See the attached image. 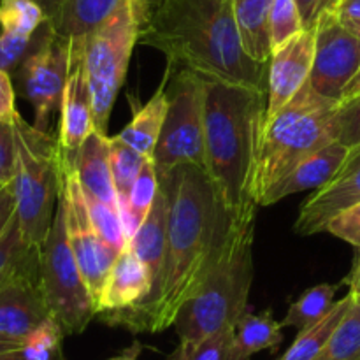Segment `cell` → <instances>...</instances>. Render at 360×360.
Segmentation results:
<instances>
[{"mask_svg":"<svg viewBox=\"0 0 360 360\" xmlns=\"http://www.w3.org/2000/svg\"><path fill=\"white\" fill-rule=\"evenodd\" d=\"M323 232H329L338 239H343L360 250V202L340 211L336 217L330 218Z\"/></svg>","mask_w":360,"mask_h":360,"instance_id":"obj_36","label":"cell"},{"mask_svg":"<svg viewBox=\"0 0 360 360\" xmlns=\"http://www.w3.org/2000/svg\"><path fill=\"white\" fill-rule=\"evenodd\" d=\"M51 316L39 276V252L0 285V336L23 341Z\"/></svg>","mask_w":360,"mask_h":360,"instance_id":"obj_13","label":"cell"},{"mask_svg":"<svg viewBox=\"0 0 360 360\" xmlns=\"http://www.w3.org/2000/svg\"><path fill=\"white\" fill-rule=\"evenodd\" d=\"M360 202V167L345 178L327 183L302 202L294 232L299 236H313L323 232L326 225L340 211Z\"/></svg>","mask_w":360,"mask_h":360,"instance_id":"obj_19","label":"cell"},{"mask_svg":"<svg viewBox=\"0 0 360 360\" xmlns=\"http://www.w3.org/2000/svg\"><path fill=\"white\" fill-rule=\"evenodd\" d=\"M347 283H348V287H350V294H354V295L360 294V259L357 260V264H355V267H354V271H352L350 276H348Z\"/></svg>","mask_w":360,"mask_h":360,"instance_id":"obj_47","label":"cell"},{"mask_svg":"<svg viewBox=\"0 0 360 360\" xmlns=\"http://www.w3.org/2000/svg\"><path fill=\"white\" fill-rule=\"evenodd\" d=\"M63 338H65V334H63L62 327L53 316H49L25 340V355L28 360H63Z\"/></svg>","mask_w":360,"mask_h":360,"instance_id":"obj_33","label":"cell"},{"mask_svg":"<svg viewBox=\"0 0 360 360\" xmlns=\"http://www.w3.org/2000/svg\"><path fill=\"white\" fill-rule=\"evenodd\" d=\"M70 39L56 34L46 21L34 34L27 56L14 77L21 97L34 108V127L48 132L53 112L60 111L69 72Z\"/></svg>","mask_w":360,"mask_h":360,"instance_id":"obj_10","label":"cell"},{"mask_svg":"<svg viewBox=\"0 0 360 360\" xmlns=\"http://www.w3.org/2000/svg\"><path fill=\"white\" fill-rule=\"evenodd\" d=\"M348 28H350L354 34H357L360 37V20H341Z\"/></svg>","mask_w":360,"mask_h":360,"instance_id":"obj_50","label":"cell"},{"mask_svg":"<svg viewBox=\"0 0 360 360\" xmlns=\"http://www.w3.org/2000/svg\"><path fill=\"white\" fill-rule=\"evenodd\" d=\"M158 181L169 206L167 248L160 278L143 304L98 319L132 334H158L174 327L185 302L220 259L232 220L204 169L179 165L158 174Z\"/></svg>","mask_w":360,"mask_h":360,"instance_id":"obj_1","label":"cell"},{"mask_svg":"<svg viewBox=\"0 0 360 360\" xmlns=\"http://www.w3.org/2000/svg\"><path fill=\"white\" fill-rule=\"evenodd\" d=\"M16 213V199H14L13 183L0 185V236L6 231L7 224Z\"/></svg>","mask_w":360,"mask_h":360,"instance_id":"obj_41","label":"cell"},{"mask_svg":"<svg viewBox=\"0 0 360 360\" xmlns=\"http://www.w3.org/2000/svg\"><path fill=\"white\" fill-rule=\"evenodd\" d=\"M206 83L192 70H176L167 84V115L153 151L158 174L197 165L206 171Z\"/></svg>","mask_w":360,"mask_h":360,"instance_id":"obj_9","label":"cell"},{"mask_svg":"<svg viewBox=\"0 0 360 360\" xmlns=\"http://www.w3.org/2000/svg\"><path fill=\"white\" fill-rule=\"evenodd\" d=\"M348 153H350V150L343 143L333 141L322 150L304 158L287 176H283L280 181L267 188L259 199V206H273L278 200L294 195V193L322 188L327 183L333 181L334 176L338 174L341 165L347 160Z\"/></svg>","mask_w":360,"mask_h":360,"instance_id":"obj_17","label":"cell"},{"mask_svg":"<svg viewBox=\"0 0 360 360\" xmlns=\"http://www.w3.org/2000/svg\"><path fill=\"white\" fill-rule=\"evenodd\" d=\"M39 248H34L30 243L25 239L23 231L20 227L16 213L7 224L6 231L0 236V285L16 273L28 259L35 255Z\"/></svg>","mask_w":360,"mask_h":360,"instance_id":"obj_32","label":"cell"},{"mask_svg":"<svg viewBox=\"0 0 360 360\" xmlns=\"http://www.w3.org/2000/svg\"><path fill=\"white\" fill-rule=\"evenodd\" d=\"M336 141L343 143L348 150L360 144V95L341 101L334 115Z\"/></svg>","mask_w":360,"mask_h":360,"instance_id":"obj_35","label":"cell"},{"mask_svg":"<svg viewBox=\"0 0 360 360\" xmlns=\"http://www.w3.org/2000/svg\"><path fill=\"white\" fill-rule=\"evenodd\" d=\"M32 39L34 37H21V35L0 32V70H6L11 76H14L30 49Z\"/></svg>","mask_w":360,"mask_h":360,"instance_id":"obj_37","label":"cell"},{"mask_svg":"<svg viewBox=\"0 0 360 360\" xmlns=\"http://www.w3.org/2000/svg\"><path fill=\"white\" fill-rule=\"evenodd\" d=\"M158 190H160V181H158V172L157 167H155V162L153 158H146L139 176H137V179L134 181L132 190H130L127 207L122 211L127 239L132 238V234L137 231V227H139L144 221V218L148 217Z\"/></svg>","mask_w":360,"mask_h":360,"instance_id":"obj_26","label":"cell"},{"mask_svg":"<svg viewBox=\"0 0 360 360\" xmlns=\"http://www.w3.org/2000/svg\"><path fill=\"white\" fill-rule=\"evenodd\" d=\"M69 153V151H67ZM72 167L88 199L98 200L111 207H118L115 183L111 174V148L105 134L94 130L79 150L69 153ZM122 211V210H120Z\"/></svg>","mask_w":360,"mask_h":360,"instance_id":"obj_18","label":"cell"},{"mask_svg":"<svg viewBox=\"0 0 360 360\" xmlns=\"http://www.w3.org/2000/svg\"><path fill=\"white\" fill-rule=\"evenodd\" d=\"M127 0H65L56 34L67 39L86 37L104 25Z\"/></svg>","mask_w":360,"mask_h":360,"instance_id":"obj_23","label":"cell"},{"mask_svg":"<svg viewBox=\"0 0 360 360\" xmlns=\"http://www.w3.org/2000/svg\"><path fill=\"white\" fill-rule=\"evenodd\" d=\"M315 41L316 27L304 28L273 51L267 79V120L280 111L309 79L315 58Z\"/></svg>","mask_w":360,"mask_h":360,"instance_id":"obj_15","label":"cell"},{"mask_svg":"<svg viewBox=\"0 0 360 360\" xmlns=\"http://www.w3.org/2000/svg\"><path fill=\"white\" fill-rule=\"evenodd\" d=\"M39 276L49 311L63 334L83 333L97 311L69 243L62 192L48 238L39 250Z\"/></svg>","mask_w":360,"mask_h":360,"instance_id":"obj_8","label":"cell"},{"mask_svg":"<svg viewBox=\"0 0 360 360\" xmlns=\"http://www.w3.org/2000/svg\"><path fill=\"white\" fill-rule=\"evenodd\" d=\"M355 297V302H357V304H360V294L359 295H354Z\"/></svg>","mask_w":360,"mask_h":360,"instance_id":"obj_51","label":"cell"},{"mask_svg":"<svg viewBox=\"0 0 360 360\" xmlns=\"http://www.w3.org/2000/svg\"><path fill=\"white\" fill-rule=\"evenodd\" d=\"M271 9L273 0H234L236 21L245 51L257 62L267 63L271 49Z\"/></svg>","mask_w":360,"mask_h":360,"instance_id":"obj_22","label":"cell"},{"mask_svg":"<svg viewBox=\"0 0 360 360\" xmlns=\"http://www.w3.org/2000/svg\"><path fill=\"white\" fill-rule=\"evenodd\" d=\"M313 360H360V304L354 301L326 347Z\"/></svg>","mask_w":360,"mask_h":360,"instance_id":"obj_30","label":"cell"},{"mask_svg":"<svg viewBox=\"0 0 360 360\" xmlns=\"http://www.w3.org/2000/svg\"><path fill=\"white\" fill-rule=\"evenodd\" d=\"M167 217L169 206L164 190H158L153 200L150 213L144 218L143 224L137 227L127 246L141 259V262L148 267L153 280V287L158 281L164 267L165 248H167ZM153 290V288H151Z\"/></svg>","mask_w":360,"mask_h":360,"instance_id":"obj_20","label":"cell"},{"mask_svg":"<svg viewBox=\"0 0 360 360\" xmlns=\"http://www.w3.org/2000/svg\"><path fill=\"white\" fill-rule=\"evenodd\" d=\"M355 95H360V69L357 70V74H355V76L352 77L350 83H348L347 86H345L343 97H341V101H347V98L355 97Z\"/></svg>","mask_w":360,"mask_h":360,"instance_id":"obj_46","label":"cell"},{"mask_svg":"<svg viewBox=\"0 0 360 360\" xmlns=\"http://www.w3.org/2000/svg\"><path fill=\"white\" fill-rule=\"evenodd\" d=\"M281 329L283 326L281 322L274 320L271 309L257 313V315L246 309L236 323V341L243 354H246L248 357L264 350L276 352L278 347L283 343Z\"/></svg>","mask_w":360,"mask_h":360,"instance_id":"obj_25","label":"cell"},{"mask_svg":"<svg viewBox=\"0 0 360 360\" xmlns=\"http://www.w3.org/2000/svg\"><path fill=\"white\" fill-rule=\"evenodd\" d=\"M336 290L338 287L329 283L315 285V287L308 288L297 301L292 302L281 326L294 327L299 333L308 329V327L315 326L336 304L334 302Z\"/></svg>","mask_w":360,"mask_h":360,"instance_id":"obj_27","label":"cell"},{"mask_svg":"<svg viewBox=\"0 0 360 360\" xmlns=\"http://www.w3.org/2000/svg\"><path fill=\"white\" fill-rule=\"evenodd\" d=\"M139 44L164 53L172 72L267 90L269 62L243 48L234 0H150Z\"/></svg>","mask_w":360,"mask_h":360,"instance_id":"obj_2","label":"cell"},{"mask_svg":"<svg viewBox=\"0 0 360 360\" xmlns=\"http://www.w3.org/2000/svg\"><path fill=\"white\" fill-rule=\"evenodd\" d=\"M141 352H143V345L141 343H132L129 348H125V350L122 352L120 355H115V357L108 359V360H139V355Z\"/></svg>","mask_w":360,"mask_h":360,"instance_id":"obj_45","label":"cell"},{"mask_svg":"<svg viewBox=\"0 0 360 360\" xmlns=\"http://www.w3.org/2000/svg\"><path fill=\"white\" fill-rule=\"evenodd\" d=\"M62 199L65 204V224L69 243L77 260L94 302L97 304L111 267L120 252L102 239L91 221L81 183L67 151L62 150Z\"/></svg>","mask_w":360,"mask_h":360,"instance_id":"obj_11","label":"cell"},{"mask_svg":"<svg viewBox=\"0 0 360 360\" xmlns=\"http://www.w3.org/2000/svg\"><path fill=\"white\" fill-rule=\"evenodd\" d=\"M151 288L153 280L148 267L129 246H125L112 264L101 297L95 304L97 319L116 315L143 304L150 297Z\"/></svg>","mask_w":360,"mask_h":360,"instance_id":"obj_16","label":"cell"},{"mask_svg":"<svg viewBox=\"0 0 360 360\" xmlns=\"http://www.w3.org/2000/svg\"><path fill=\"white\" fill-rule=\"evenodd\" d=\"M355 297L354 294L348 292L343 299L336 301V304L333 306L329 313L323 316L322 320L315 323V326L308 327V329L301 330L295 338L294 343L290 345L287 352L281 355L280 360H313L319 355V352L326 347V343L329 341V338L333 336V333L336 330V327L340 326L341 320L345 319V315L348 313L350 306L354 304Z\"/></svg>","mask_w":360,"mask_h":360,"instance_id":"obj_24","label":"cell"},{"mask_svg":"<svg viewBox=\"0 0 360 360\" xmlns=\"http://www.w3.org/2000/svg\"><path fill=\"white\" fill-rule=\"evenodd\" d=\"M334 13L340 20H360V0H340Z\"/></svg>","mask_w":360,"mask_h":360,"instance_id":"obj_43","label":"cell"},{"mask_svg":"<svg viewBox=\"0 0 360 360\" xmlns=\"http://www.w3.org/2000/svg\"><path fill=\"white\" fill-rule=\"evenodd\" d=\"M0 360H28L27 355H25L23 348L14 352H7V354H0Z\"/></svg>","mask_w":360,"mask_h":360,"instance_id":"obj_49","label":"cell"},{"mask_svg":"<svg viewBox=\"0 0 360 360\" xmlns=\"http://www.w3.org/2000/svg\"><path fill=\"white\" fill-rule=\"evenodd\" d=\"M109 148H111V174L112 183H115L116 195H118L120 210H125L129 202L130 190H132L134 181L139 176L141 169L146 158L139 151L134 150L130 144L120 139L118 136L109 137Z\"/></svg>","mask_w":360,"mask_h":360,"instance_id":"obj_29","label":"cell"},{"mask_svg":"<svg viewBox=\"0 0 360 360\" xmlns=\"http://www.w3.org/2000/svg\"><path fill=\"white\" fill-rule=\"evenodd\" d=\"M150 0H127L104 25L84 37V60L94 95L95 130L108 136L109 118L139 44Z\"/></svg>","mask_w":360,"mask_h":360,"instance_id":"obj_7","label":"cell"},{"mask_svg":"<svg viewBox=\"0 0 360 360\" xmlns=\"http://www.w3.org/2000/svg\"><path fill=\"white\" fill-rule=\"evenodd\" d=\"M236 341V327L211 334L199 343H179L167 360H250Z\"/></svg>","mask_w":360,"mask_h":360,"instance_id":"obj_28","label":"cell"},{"mask_svg":"<svg viewBox=\"0 0 360 360\" xmlns=\"http://www.w3.org/2000/svg\"><path fill=\"white\" fill-rule=\"evenodd\" d=\"M360 69V37L327 11L316 23L315 58L309 84L319 95L341 102L343 90Z\"/></svg>","mask_w":360,"mask_h":360,"instance_id":"obj_12","label":"cell"},{"mask_svg":"<svg viewBox=\"0 0 360 360\" xmlns=\"http://www.w3.org/2000/svg\"><path fill=\"white\" fill-rule=\"evenodd\" d=\"M39 6L44 9L46 18H48V23L51 25L53 30H56L60 23V18H62L63 6H65V0H34Z\"/></svg>","mask_w":360,"mask_h":360,"instance_id":"obj_42","label":"cell"},{"mask_svg":"<svg viewBox=\"0 0 360 360\" xmlns=\"http://www.w3.org/2000/svg\"><path fill=\"white\" fill-rule=\"evenodd\" d=\"M14 101H16V94L13 86V76L6 70H0V122H14L18 115Z\"/></svg>","mask_w":360,"mask_h":360,"instance_id":"obj_39","label":"cell"},{"mask_svg":"<svg viewBox=\"0 0 360 360\" xmlns=\"http://www.w3.org/2000/svg\"><path fill=\"white\" fill-rule=\"evenodd\" d=\"M257 206V202H248L232 213L220 259L178 313L174 329L179 343H199L218 330L236 327L248 309Z\"/></svg>","mask_w":360,"mask_h":360,"instance_id":"obj_4","label":"cell"},{"mask_svg":"<svg viewBox=\"0 0 360 360\" xmlns=\"http://www.w3.org/2000/svg\"><path fill=\"white\" fill-rule=\"evenodd\" d=\"M23 345H25L23 341H16V340H11V338L0 336V354L20 350V348H23Z\"/></svg>","mask_w":360,"mask_h":360,"instance_id":"obj_48","label":"cell"},{"mask_svg":"<svg viewBox=\"0 0 360 360\" xmlns=\"http://www.w3.org/2000/svg\"><path fill=\"white\" fill-rule=\"evenodd\" d=\"M267 123V90L248 84L206 83V172L229 213L253 195Z\"/></svg>","mask_w":360,"mask_h":360,"instance_id":"obj_3","label":"cell"},{"mask_svg":"<svg viewBox=\"0 0 360 360\" xmlns=\"http://www.w3.org/2000/svg\"><path fill=\"white\" fill-rule=\"evenodd\" d=\"M340 102L316 94L309 81L266 123L255 172L257 204L267 188L297 164L336 141L334 115Z\"/></svg>","mask_w":360,"mask_h":360,"instance_id":"obj_5","label":"cell"},{"mask_svg":"<svg viewBox=\"0 0 360 360\" xmlns=\"http://www.w3.org/2000/svg\"><path fill=\"white\" fill-rule=\"evenodd\" d=\"M16 169V137L13 123L0 122V185L13 183Z\"/></svg>","mask_w":360,"mask_h":360,"instance_id":"obj_38","label":"cell"},{"mask_svg":"<svg viewBox=\"0 0 360 360\" xmlns=\"http://www.w3.org/2000/svg\"><path fill=\"white\" fill-rule=\"evenodd\" d=\"M94 130V95L84 60V37H76L70 39L69 72L60 105V148L74 153Z\"/></svg>","mask_w":360,"mask_h":360,"instance_id":"obj_14","label":"cell"},{"mask_svg":"<svg viewBox=\"0 0 360 360\" xmlns=\"http://www.w3.org/2000/svg\"><path fill=\"white\" fill-rule=\"evenodd\" d=\"M359 167H360V144L359 146L352 148L350 153H348V157H347V160H345V164L341 165V169L338 171V174L334 176L333 181L345 178V176H348L350 172H354L355 169H359Z\"/></svg>","mask_w":360,"mask_h":360,"instance_id":"obj_44","label":"cell"},{"mask_svg":"<svg viewBox=\"0 0 360 360\" xmlns=\"http://www.w3.org/2000/svg\"><path fill=\"white\" fill-rule=\"evenodd\" d=\"M48 21L44 9L34 0H0V32L34 37Z\"/></svg>","mask_w":360,"mask_h":360,"instance_id":"obj_31","label":"cell"},{"mask_svg":"<svg viewBox=\"0 0 360 360\" xmlns=\"http://www.w3.org/2000/svg\"><path fill=\"white\" fill-rule=\"evenodd\" d=\"M271 49L278 48L304 30L301 11L295 0H273L271 9Z\"/></svg>","mask_w":360,"mask_h":360,"instance_id":"obj_34","label":"cell"},{"mask_svg":"<svg viewBox=\"0 0 360 360\" xmlns=\"http://www.w3.org/2000/svg\"><path fill=\"white\" fill-rule=\"evenodd\" d=\"M295 2H297L299 11H301L304 28H311L316 27L323 13L334 11L340 0H295Z\"/></svg>","mask_w":360,"mask_h":360,"instance_id":"obj_40","label":"cell"},{"mask_svg":"<svg viewBox=\"0 0 360 360\" xmlns=\"http://www.w3.org/2000/svg\"><path fill=\"white\" fill-rule=\"evenodd\" d=\"M172 76L171 67H165L164 77L158 84L157 91L151 95L146 104L134 108V116L129 125L118 134L122 141L139 151L144 157L153 158L155 146L160 137L164 127L165 115H167V84Z\"/></svg>","mask_w":360,"mask_h":360,"instance_id":"obj_21","label":"cell"},{"mask_svg":"<svg viewBox=\"0 0 360 360\" xmlns=\"http://www.w3.org/2000/svg\"><path fill=\"white\" fill-rule=\"evenodd\" d=\"M13 125L16 137L13 178L16 217L25 239L41 250L62 192V148L58 136L35 129L20 112Z\"/></svg>","mask_w":360,"mask_h":360,"instance_id":"obj_6","label":"cell"}]
</instances>
